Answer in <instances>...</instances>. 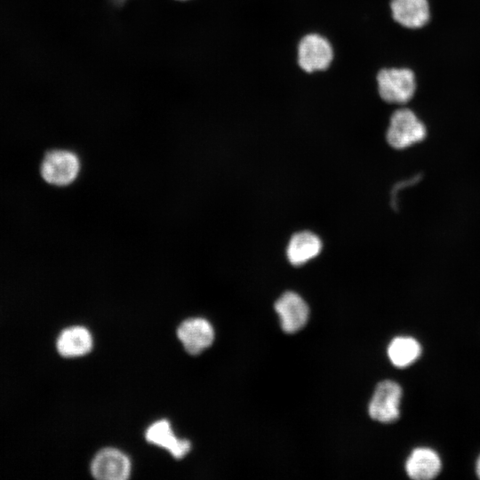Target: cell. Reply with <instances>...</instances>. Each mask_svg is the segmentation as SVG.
<instances>
[{"label": "cell", "mask_w": 480, "mask_h": 480, "mask_svg": "<svg viewBox=\"0 0 480 480\" xmlns=\"http://www.w3.org/2000/svg\"><path fill=\"white\" fill-rule=\"evenodd\" d=\"M393 20L404 28L420 29L430 20L428 0H391Z\"/></svg>", "instance_id": "obj_9"}, {"label": "cell", "mask_w": 480, "mask_h": 480, "mask_svg": "<svg viewBox=\"0 0 480 480\" xmlns=\"http://www.w3.org/2000/svg\"><path fill=\"white\" fill-rule=\"evenodd\" d=\"M177 335L186 351L191 355H198L209 348L214 340L212 324L201 317L185 320L177 330Z\"/></svg>", "instance_id": "obj_8"}, {"label": "cell", "mask_w": 480, "mask_h": 480, "mask_svg": "<svg viewBox=\"0 0 480 480\" xmlns=\"http://www.w3.org/2000/svg\"><path fill=\"white\" fill-rule=\"evenodd\" d=\"M115 4H123L124 3H125L127 0H112Z\"/></svg>", "instance_id": "obj_16"}, {"label": "cell", "mask_w": 480, "mask_h": 480, "mask_svg": "<svg viewBox=\"0 0 480 480\" xmlns=\"http://www.w3.org/2000/svg\"><path fill=\"white\" fill-rule=\"evenodd\" d=\"M91 472L97 479L124 480L130 476L131 462L122 452L114 448H105L93 458Z\"/></svg>", "instance_id": "obj_6"}, {"label": "cell", "mask_w": 480, "mask_h": 480, "mask_svg": "<svg viewBox=\"0 0 480 480\" xmlns=\"http://www.w3.org/2000/svg\"><path fill=\"white\" fill-rule=\"evenodd\" d=\"M442 469L439 454L430 447L413 449L405 461L407 476L414 480H430L437 476Z\"/></svg>", "instance_id": "obj_10"}, {"label": "cell", "mask_w": 480, "mask_h": 480, "mask_svg": "<svg viewBox=\"0 0 480 480\" xmlns=\"http://www.w3.org/2000/svg\"><path fill=\"white\" fill-rule=\"evenodd\" d=\"M380 98L391 104H405L414 96L417 82L414 72L407 68H391L380 70L377 75Z\"/></svg>", "instance_id": "obj_1"}, {"label": "cell", "mask_w": 480, "mask_h": 480, "mask_svg": "<svg viewBox=\"0 0 480 480\" xmlns=\"http://www.w3.org/2000/svg\"><path fill=\"white\" fill-rule=\"evenodd\" d=\"M92 339L90 332L83 326L64 329L56 341V348L63 357H77L90 352Z\"/></svg>", "instance_id": "obj_13"}, {"label": "cell", "mask_w": 480, "mask_h": 480, "mask_svg": "<svg viewBox=\"0 0 480 480\" xmlns=\"http://www.w3.org/2000/svg\"><path fill=\"white\" fill-rule=\"evenodd\" d=\"M422 353L420 343L410 336L394 338L388 347V356L392 364L404 368L415 363Z\"/></svg>", "instance_id": "obj_14"}, {"label": "cell", "mask_w": 480, "mask_h": 480, "mask_svg": "<svg viewBox=\"0 0 480 480\" xmlns=\"http://www.w3.org/2000/svg\"><path fill=\"white\" fill-rule=\"evenodd\" d=\"M476 476H478V478H480V455L479 457L477 458L476 461Z\"/></svg>", "instance_id": "obj_15"}, {"label": "cell", "mask_w": 480, "mask_h": 480, "mask_svg": "<svg viewBox=\"0 0 480 480\" xmlns=\"http://www.w3.org/2000/svg\"><path fill=\"white\" fill-rule=\"evenodd\" d=\"M283 330L293 333L308 322L309 309L306 301L293 292H284L275 303Z\"/></svg>", "instance_id": "obj_7"}, {"label": "cell", "mask_w": 480, "mask_h": 480, "mask_svg": "<svg viewBox=\"0 0 480 480\" xmlns=\"http://www.w3.org/2000/svg\"><path fill=\"white\" fill-rule=\"evenodd\" d=\"M332 59V44L318 34L305 36L298 45V63L308 73L326 69Z\"/></svg>", "instance_id": "obj_5"}, {"label": "cell", "mask_w": 480, "mask_h": 480, "mask_svg": "<svg viewBox=\"0 0 480 480\" xmlns=\"http://www.w3.org/2000/svg\"><path fill=\"white\" fill-rule=\"evenodd\" d=\"M80 167V160L76 153L66 149H54L45 154L40 172L47 183L64 187L75 181Z\"/></svg>", "instance_id": "obj_3"}, {"label": "cell", "mask_w": 480, "mask_h": 480, "mask_svg": "<svg viewBox=\"0 0 480 480\" xmlns=\"http://www.w3.org/2000/svg\"><path fill=\"white\" fill-rule=\"evenodd\" d=\"M403 395L401 386L396 381H380L375 388L369 404V415L372 419L389 423L400 416V402Z\"/></svg>", "instance_id": "obj_4"}, {"label": "cell", "mask_w": 480, "mask_h": 480, "mask_svg": "<svg viewBox=\"0 0 480 480\" xmlns=\"http://www.w3.org/2000/svg\"><path fill=\"white\" fill-rule=\"evenodd\" d=\"M321 239L313 232L300 231L295 233L290 239L286 255L293 266H301L315 259L322 251Z\"/></svg>", "instance_id": "obj_12"}, {"label": "cell", "mask_w": 480, "mask_h": 480, "mask_svg": "<svg viewBox=\"0 0 480 480\" xmlns=\"http://www.w3.org/2000/svg\"><path fill=\"white\" fill-rule=\"evenodd\" d=\"M146 439L151 444L168 450L176 459L183 458L190 450L189 441L178 438L166 420L151 424L146 431Z\"/></svg>", "instance_id": "obj_11"}, {"label": "cell", "mask_w": 480, "mask_h": 480, "mask_svg": "<svg viewBox=\"0 0 480 480\" xmlns=\"http://www.w3.org/2000/svg\"><path fill=\"white\" fill-rule=\"evenodd\" d=\"M427 135L425 124L409 108L396 110L390 116L387 141L396 149H404L422 141Z\"/></svg>", "instance_id": "obj_2"}]
</instances>
